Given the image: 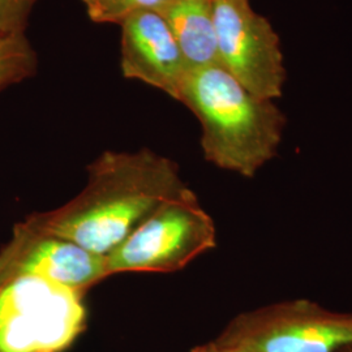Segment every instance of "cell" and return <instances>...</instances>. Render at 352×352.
<instances>
[{"mask_svg": "<svg viewBox=\"0 0 352 352\" xmlns=\"http://www.w3.org/2000/svg\"><path fill=\"white\" fill-rule=\"evenodd\" d=\"M87 171V183L72 200L26 219L103 257L162 202L188 188L175 161L149 148L104 151Z\"/></svg>", "mask_w": 352, "mask_h": 352, "instance_id": "cell-1", "label": "cell"}, {"mask_svg": "<svg viewBox=\"0 0 352 352\" xmlns=\"http://www.w3.org/2000/svg\"><path fill=\"white\" fill-rule=\"evenodd\" d=\"M177 102L200 122L202 154L215 167L251 179L277 157L286 115L222 67L189 71Z\"/></svg>", "mask_w": 352, "mask_h": 352, "instance_id": "cell-2", "label": "cell"}, {"mask_svg": "<svg viewBox=\"0 0 352 352\" xmlns=\"http://www.w3.org/2000/svg\"><path fill=\"white\" fill-rule=\"evenodd\" d=\"M88 322L85 294L24 274H0V352H64Z\"/></svg>", "mask_w": 352, "mask_h": 352, "instance_id": "cell-3", "label": "cell"}, {"mask_svg": "<svg viewBox=\"0 0 352 352\" xmlns=\"http://www.w3.org/2000/svg\"><path fill=\"white\" fill-rule=\"evenodd\" d=\"M215 247V222L188 187L162 202L106 256L107 274L176 273Z\"/></svg>", "mask_w": 352, "mask_h": 352, "instance_id": "cell-4", "label": "cell"}, {"mask_svg": "<svg viewBox=\"0 0 352 352\" xmlns=\"http://www.w3.org/2000/svg\"><path fill=\"white\" fill-rule=\"evenodd\" d=\"M215 342L241 352H340L352 346V312L295 299L234 317Z\"/></svg>", "mask_w": 352, "mask_h": 352, "instance_id": "cell-5", "label": "cell"}, {"mask_svg": "<svg viewBox=\"0 0 352 352\" xmlns=\"http://www.w3.org/2000/svg\"><path fill=\"white\" fill-rule=\"evenodd\" d=\"M221 67L257 97L277 101L286 84L280 38L250 0H213Z\"/></svg>", "mask_w": 352, "mask_h": 352, "instance_id": "cell-6", "label": "cell"}, {"mask_svg": "<svg viewBox=\"0 0 352 352\" xmlns=\"http://www.w3.org/2000/svg\"><path fill=\"white\" fill-rule=\"evenodd\" d=\"M0 274H24L87 294L109 277L106 257L30 223L17 222L0 248Z\"/></svg>", "mask_w": 352, "mask_h": 352, "instance_id": "cell-7", "label": "cell"}, {"mask_svg": "<svg viewBox=\"0 0 352 352\" xmlns=\"http://www.w3.org/2000/svg\"><path fill=\"white\" fill-rule=\"evenodd\" d=\"M119 26L123 76L158 89L177 101L188 68L164 17L151 11L139 12Z\"/></svg>", "mask_w": 352, "mask_h": 352, "instance_id": "cell-8", "label": "cell"}, {"mask_svg": "<svg viewBox=\"0 0 352 352\" xmlns=\"http://www.w3.org/2000/svg\"><path fill=\"white\" fill-rule=\"evenodd\" d=\"M158 13L173 32L188 72L221 67L213 0H170Z\"/></svg>", "mask_w": 352, "mask_h": 352, "instance_id": "cell-9", "label": "cell"}, {"mask_svg": "<svg viewBox=\"0 0 352 352\" xmlns=\"http://www.w3.org/2000/svg\"><path fill=\"white\" fill-rule=\"evenodd\" d=\"M38 54L26 34L0 36V91L37 75Z\"/></svg>", "mask_w": 352, "mask_h": 352, "instance_id": "cell-10", "label": "cell"}, {"mask_svg": "<svg viewBox=\"0 0 352 352\" xmlns=\"http://www.w3.org/2000/svg\"><path fill=\"white\" fill-rule=\"evenodd\" d=\"M170 0H97L87 7L89 19L97 24L120 25L139 12H160Z\"/></svg>", "mask_w": 352, "mask_h": 352, "instance_id": "cell-11", "label": "cell"}, {"mask_svg": "<svg viewBox=\"0 0 352 352\" xmlns=\"http://www.w3.org/2000/svg\"><path fill=\"white\" fill-rule=\"evenodd\" d=\"M37 0H0V36L26 34Z\"/></svg>", "mask_w": 352, "mask_h": 352, "instance_id": "cell-12", "label": "cell"}, {"mask_svg": "<svg viewBox=\"0 0 352 352\" xmlns=\"http://www.w3.org/2000/svg\"><path fill=\"white\" fill-rule=\"evenodd\" d=\"M189 352H241L239 350H235V349H230L226 346H222L219 343H217L215 340H212L209 343H205L201 346H196L193 347Z\"/></svg>", "mask_w": 352, "mask_h": 352, "instance_id": "cell-13", "label": "cell"}, {"mask_svg": "<svg viewBox=\"0 0 352 352\" xmlns=\"http://www.w3.org/2000/svg\"><path fill=\"white\" fill-rule=\"evenodd\" d=\"M84 4H85V7H88L90 4H93L94 1H97V0H81Z\"/></svg>", "mask_w": 352, "mask_h": 352, "instance_id": "cell-14", "label": "cell"}, {"mask_svg": "<svg viewBox=\"0 0 352 352\" xmlns=\"http://www.w3.org/2000/svg\"><path fill=\"white\" fill-rule=\"evenodd\" d=\"M340 352H352V346H350V347H346V349L340 350Z\"/></svg>", "mask_w": 352, "mask_h": 352, "instance_id": "cell-15", "label": "cell"}]
</instances>
